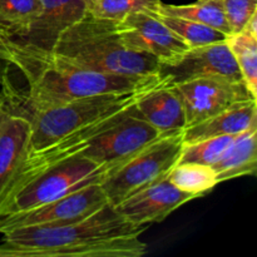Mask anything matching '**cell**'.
<instances>
[{
    "mask_svg": "<svg viewBox=\"0 0 257 257\" xmlns=\"http://www.w3.org/2000/svg\"><path fill=\"white\" fill-rule=\"evenodd\" d=\"M162 0H99L88 9L90 14L103 19L120 22L127 15L138 12H157Z\"/></svg>",
    "mask_w": 257,
    "mask_h": 257,
    "instance_id": "23",
    "label": "cell"
},
{
    "mask_svg": "<svg viewBox=\"0 0 257 257\" xmlns=\"http://www.w3.org/2000/svg\"><path fill=\"white\" fill-rule=\"evenodd\" d=\"M183 131L162 135L128 158L100 182L110 205H118L130 196L167 177L180 161Z\"/></svg>",
    "mask_w": 257,
    "mask_h": 257,
    "instance_id": "6",
    "label": "cell"
},
{
    "mask_svg": "<svg viewBox=\"0 0 257 257\" xmlns=\"http://www.w3.org/2000/svg\"><path fill=\"white\" fill-rule=\"evenodd\" d=\"M29 140V119L24 115L9 113L0 127V212L27 157Z\"/></svg>",
    "mask_w": 257,
    "mask_h": 257,
    "instance_id": "13",
    "label": "cell"
},
{
    "mask_svg": "<svg viewBox=\"0 0 257 257\" xmlns=\"http://www.w3.org/2000/svg\"><path fill=\"white\" fill-rule=\"evenodd\" d=\"M156 13L193 20V22L208 25L225 35L231 34L230 25L223 13L221 0H196L195 3L185 5L161 3Z\"/></svg>",
    "mask_w": 257,
    "mask_h": 257,
    "instance_id": "17",
    "label": "cell"
},
{
    "mask_svg": "<svg viewBox=\"0 0 257 257\" xmlns=\"http://www.w3.org/2000/svg\"><path fill=\"white\" fill-rule=\"evenodd\" d=\"M50 63L130 77L157 75L161 63L123 44L118 22L89 12L59 37Z\"/></svg>",
    "mask_w": 257,
    "mask_h": 257,
    "instance_id": "2",
    "label": "cell"
},
{
    "mask_svg": "<svg viewBox=\"0 0 257 257\" xmlns=\"http://www.w3.org/2000/svg\"><path fill=\"white\" fill-rule=\"evenodd\" d=\"M146 226L128 222L110 203L83 220L3 232L0 257H141Z\"/></svg>",
    "mask_w": 257,
    "mask_h": 257,
    "instance_id": "1",
    "label": "cell"
},
{
    "mask_svg": "<svg viewBox=\"0 0 257 257\" xmlns=\"http://www.w3.org/2000/svg\"><path fill=\"white\" fill-rule=\"evenodd\" d=\"M235 136H222V137L207 138L191 143H183L178 163L192 162L212 167L221 158Z\"/></svg>",
    "mask_w": 257,
    "mask_h": 257,
    "instance_id": "22",
    "label": "cell"
},
{
    "mask_svg": "<svg viewBox=\"0 0 257 257\" xmlns=\"http://www.w3.org/2000/svg\"><path fill=\"white\" fill-rule=\"evenodd\" d=\"M196 198L197 196L183 192L166 177L130 196L114 207L132 225L148 227L150 223L165 221L181 206Z\"/></svg>",
    "mask_w": 257,
    "mask_h": 257,
    "instance_id": "12",
    "label": "cell"
},
{
    "mask_svg": "<svg viewBox=\"0 0 257 257\" xmlns=\"http://www.w3.org/2000/svg\"><path fill=\"white\" fill-rule=\"evenodd\" d=\"M118 30L125 47L151 55L161 64L173 62L188 49L187 44L163 24L155 12L127 15L118 22Z\"/></svg>",
    "mask_w": 257,
    "mask_h": 257,
    "instance_id": "11",
    "label": "cell"
},
{
    "mask_svg": "<svg viewBox=\"0 0 257 257\" xmlns=\"http://www.w3.org/2000/svg\"><path fill=\"white\" fill-rule=\"evenodd\" d=\"M98 2H99V0H85V3H87L88 9H90V8H92V7H94V5L97 4Z\"/></svg>",
    "mask_w": 257,
    "mask_h": 257,
    "instance_id": "28",
    "label": "cell"
},
{
    "mask_svg": "<svg viewBox=\"0 0 257 257\" xmlns=\"http://www.w3.org/2000/svg\"><path fill=\"white\" fill-rule=\"evenodd\" d=\"M42 10L40 0H0V30L17 40Z\"/></svg>",
    "mask_w": 257,
    "mask_h": 257,
    "instance_id": "20",
    "label": "cell"
},
{
    "mask_svg": "<svg viewBox=\"0 0 257 257\" xmlns=\"http://www.w3.org/2000/svg\"><path fill=\"white\" fill-rule=\"evenodd\" d=\"M158 77L170 84L208 77L243 82L226 39L201 47L188 48L173 62L162 63L158 70Z\"/></svg>",
    "mask_w": 257,
    "mask_h": 257,
    "instance_id": "10",
    "label": "cell"
},
{
    "mask_svg": "<svg viewBox=\"0 0 257 257\" xmlns=\"http://www.w3.org/2000/svg\"><path fill=\"white\" fill-rule=\"evenodd\" d=\"M0 44L4 45V47L10 48V49L15 50V52H17L18 54H19L20 57H22L23 59L27 62L28 67H29V69H30V78H29V80H28V82H30V80H32L33 78L35 77V74L38 73V67H37V64L34 63V60H33L32 58L29 57V54H28V53L25 52V50L23 49L20 45H18L17 43H15L14 40L12 39V38L8 37V35L5 34L4 32H2V30H0Z\"/></svg>",
    "mask_w": 257,
    "mask_h": 257,
    "instance_id": "26",
    "label": "cell"
},
{
    "mask_svg": "<svg viewBox=\"0 0 257 257\" xmlns=\"http://www.w3.org/2000/svg\"><path fill=\"white\" fill-rule=\"evenodd\" d=\"M108 203L100 183L85 186L45 205L4 216L0 218V233L22 227L67 225L88 217Z\"/></svg>",
    "mask_w": 257,
    "mask_h": 257,
    "instance_id": "7",
    "label": "cell"
},
{
    "mask_svg": "<svg viewBox=\"0 0 257 257\" xmlns=\"http://www.w3.org/2000/svg\"><path fill=\"white\" fill-rule=\"evenodd\" d=\"M218 183L255 176L257 170V124L235 136L220 160L212 166Z\"/></svg>",
    "mask_w": 257,
    "mask_h": 257,
    "instance_id": "16",
    "label": "cell"
},
{
    "mask_svg": "<svg viewBox=\"0 0 257 257\" xmlns=\"http://www.w3.org/2000/svg\"><path fill=\"white\" fill-rule=\"evenodd\" d=\"M157 15L161 22L167 25L175 34H177L187 44L188 48L222 42L227 38V35H225L223 33L218 32V30L208 27V25L193 22V20L172 17V15L158 14V13Z\"/></svg>",
    "mask_w": 257,
    "mask_h": 257,
    "instance_id": "21",
    "label": "cell"
},
{
    "mask_svg": "<svg viewBox=\"0 0 257 257\" xmlns=\"http://www.w3.org/2000/svg\"><path fill=\"white\" fill-rule=\"evenodd\" d=\"M168 180L183 192L203 197L218 185L217 177L211 166L200 163H177L167 176Z\"/></svg>",
    "mask_w": 257,
    "mask_h": 257,
    "instance_id": "18",
    "label": "cell"
},
{
    "mask_svg": "<svg viewBox=\"0 0 257 257\" xmlns=\"http://www.w3.org/2000/svg\"><path fill=\"white\" fill-rule=\"evenodd\" d=\"M12 67H15L17 69H19L25 75V78L29 80L30 69L28 67L27 62L15 50L0 44V85L9 94L14 92L9 82V72Z\"/></svg>",
    "mask_w": 257,
    "mask_h": 257,
    "instance_id": "25",
    "label": "cell"
},
{
    "mask_svg": "<svg viewBox=\"0 0 257 257\" xmlns=\"http://www.w3.org/2000/svg\"><path fill=\"white\" fill-rule=\"evenodd\" d=\"M226 42L240 69L243 83L252 97L257 98V35L242 30L227 35Z\"/></svg>",
    "mask_w": 257,
    "mask_h": 257,
    "instance_id": "19",
    "label": "cell"
},
{
    "mask_svg": "<svg viewBox=\"0 0 257 257\" xmlns=\"http://www.w3.org/2000/svg\"><path fill=\"white\" fill-rule=\"evenodd\" d=\"M8 114H9V110H8L7 104H5L4 100L0 98V127H2L3 120L5 119V117H7Z\"/></svg>",
    "mask_w": 257,
    "mask_h": 257,
    "instance_id": "27",
    "label": "cell"
},
{
    "mask_svg": "<svg viewBox=\"0 0 257 257\" xmlns=\"http://www.w3.org/2000/svg\"><path fill=\"white\" fill-rule=\"evenodd\" d=\"M114 170L83 156L55 162L28 180L13 193L5 203L0 218L45 205L85 186L100 183Z\"/></svg>",
    "mask_w": 257,
    "mask_h": 257,
    "instance_id": "5",
    "label": "cell"
},
{
    "mask_svg": "<svg viewBox=\"0 0 257 257\" xmlns=\"http://www.w3.org/2000/svg\"><path fill=\"white\" fill-rule=\"evenodd\" d=\"M135 109L162 135L186 128L185 110L180 97L173 85L161 78L138 97Z\"/></svg>",
    "mask_w": 257,
    "mask_h": 257,
    "instance_id": "14",
    "label": "cell"
},
{
    "mask_svg": "<svg viewBox=\"0 0 257 257\" xmlns=\"http://www.w3.org/2000/svg\"><path fill=\"white\" fill-rule=\"evenodd\" d=\"M40 14L24 35L14 40L34 60L39 70L50 64V55L60 35L88 13L85 0H40Z\"/></svg>",
    "mask_w": 257,
    "mask_h": 257,
    "instance_id": "8",
    "label": "cell"
},
{
    "mask_svg": "<svg viewBox=\"0 0 257 257\" xmlns=\"http://www.w3.org/2000/svg\"><path fill=\"white\" fill-rule=\"evenodd\" d=\"M172 85L183 105L186 128L233 105L257 99L243 82H232L220 77L197 78Z\"/></svg>",
    "mask_w": 257,
    "mask_h": 257,
    "instance_id": "9",
    "label": "cell"
},
{
    "mask_svg": "<svg viewBox=\"0 0 257 257\" xmlns=\"http://www.w3.org/2000/svg\"><path fill=\"white\" fill-rule=\"evenodd\" d=\"M151 85L132 92L93 95L27 113L24 117L30 122L27 157L45 150L87 125L127 109Z\"/></svg>",
    "mask_w": 257,
    "mask_h": 257,
    "instance_id": "4",
    "label": "cell"
},
{
    "mask_svg": "<svg viewBox=\"0 0 257 257\" xmlns=\"http://www.w3.org/2000/svg\"><path fill=\"white\" fill-rule=\"evenodd\" d=\"M257 124V99L236 104L213 117L185 128L183 143L222 136H237Z\"/></svg>",
    "mask_w": 257,
    "mask_h": 257,
    "instance_id": "15",
    "label": "cell"
},
{
    "mask_svg": "<svg viewBox=\"0 0 257 257\" xmlns=\"http://www.w3.org/2000/svg\"><path fill=\"white\" fill-rule=\"evenodd\" d=\"M221 3L231 34L242 32L248 20L257 13V0H221Z\"/></svg>",
    "mask_w": 257,
    "mask_h": 257,
    "instance_id": "24",
    "label": "cell"
},
{
    "mask_svg": "<svg viewBox=\"0 0 257 257\" xmlns=\"http://www.w3.org/2000/svg\"><path fill=\"white\" fill-rule=\"evenodd\" d=\"M158 79V74L130 77L50 63L29 82V90L24 99L25 113L20 115L93 95L142 89Z\"/></svg>",
    "mask_w": 257,
    "mask_h": 257,
    "instance_id": "3",
    "label": "cell"
}]
</instances>
